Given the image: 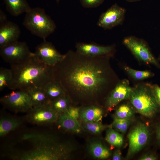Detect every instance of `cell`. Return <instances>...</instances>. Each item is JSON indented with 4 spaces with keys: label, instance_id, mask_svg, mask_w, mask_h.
<instances>
[{
    "label": "cell",
    "instance_id": "6da1fadb",
    "mask_svg": "<svg viewBox=\"0 0 160 160\" xmlns=\"http://www.w3.org/2000/svg\"><path fill=\"white\" fill-rule=\"evenodd\" d=\"M110 57H90L69 50L52 67V80L61 85L72 104L99 105L103 94L114 88Z\"/></svg>",
    "mask_w": 160,
    "mask_h": 160
},
{
    "label": "cell",
    "instance_id": "7a4b0ae2",
    "mask_svg": "<svg viewBox=\"0 0 160 160\" xmlns=\"http://www.w3.org/2000/svg\"><path fill=\"white\" fill-rule=\"evenodd\" d=\"M23 139L31 142L32 149L15 152L12 158L20 160H64L69 159L75 149V145L62 141L50 135L40 133L25 134Z\"/></svg>",
    "mask_w": 160,
    "mask_h": 160
},
{
    "label": "cell",
    "instance_id": "3957f363",
    "mask_svg": "<svg viewBox=\"0 0 160 160\" xmlns=\"http://www.w3.org/2000/svg\"><path fill=\"white\" fill-rule=\"evenodd\" d=\"M12 77L7 87L27 91L34 87L44 88L52 80V67L41 62L34 53L25 61L10 64Z\"/></svg>",
    "mask_w": 160,
    "mask_h": 160
},
{
    "label": "cell",
    "instance_id": "277c9868",
    "mask_svg": "<svg viewBox=\"0 0 160 160\" xmlns=\"http://www.w3.org/2000/svg\"><path fill=\"white\" fill-rule=\"evenodd\" d=\"M131 103L140 114L151 118L160 112V106L153 95L152 85H138L132 90L129 98Z\"/></svg>",
    "mask_w": 160,
    "mask_h": 160
},
{
    "label": "cell",
    "instance_id": "5b68a950",
    "mask_svg": "<svg viewBox=\"0 0 160 160\" xmlns=\"http://www.w3.org/2000/svg\"><path fill=\"white\" fill-rule=\"evenodd\" d=\"M23 24L32 34L44 40L52 33L56 28L55 22L44 9L39 7L31 8L25 13Z\"/></svg>",
    "mask_w": 160,
    "mask_h": 160
},
{
    "label": "cell",
    "instance_id": "8992f818",
    "mask_svg": "<svg viewBox=\"0 0 160 160\" xmlns=\"http://www.w3.org/2000/svg\"><path fill=\"white\" fill-rule=\"evenodd\" d=\"M123 44L139 60L148 64H151L160 69V64L154 57L143 39L135 36L125 37Z\"/></svg>",
    "mask_w": 160,
    "mask_h": 160
},
{
    "label": "cell",
    "instance_id": "52a82bcc",
    "mask_svg": "<svg viewBox=\"0 0 160 160\" xmlns=\"http://www.w3.org/2000/svg\"><path fill=\"white\" fill-rule=\"evenodd\" d=\"M0 101L4 107L15 112H28L33 108L30 97L25 90H13L2 97Z\"/></svg>",
    "mask_w": 160,
    "mask_h": 160
},
{
    "label": "cell",
    "instance_id": "ba28073f",
    "mask_svg": "<svg viewBox=\"0 0 160 160\" xmlns=\"http://www.w3.org/2000/svg\"><path fill=\"white\" fill-rule=\"evenodd\" d=\"M25 42L18 41L0 48V55L5 62L10 64L22 62L32 54Z\"/></svg>",
    "mask_w": 160,
    "mask_h": 160
},
{
    "label": "cell",
    "instance_id": "9c48e42d",
    "mask_svg": "<svg viewBox=\"0 0 160 160\" xmlns=\"http://www.w3.org/2000/svg\"><path fill=\"white\" fill-rule=\"evenodd\" d=\"M150 136V130L146 125L140 123L135 126L128 135L129 144L127 158H130L140 151L147 143Z\"/></svg>",
    "mask_w": 160,
    "mask_h": 160
},
{
    "label": "cell",
    "instance_id": "30bf717a",
    "mask_svg": "<svg viewBox=\"0 0 160 160\" xmlns=\"http://www.w3.org/2000/svg\"><path fill=\"white\" fill-rule=\"evenodd\" d=\"M126 12L125 8L115 3L101 14L97 25L106 30L121 25L125 19Z\"/></svg>",
    "mask_w": 160,
    "mask_h": 160
},
{
    "label": "cell",
    "instance_id": "8fae6325",
    "mask_svg": "<svg viewBox=\"0 0 160 160\" xmlns=\"http://www.w3.org/2000/svg\"><path fill=\"white\" fill-rule=\"evenodd\" d=\"M34 54L42 63L52 67L60 61L64 56L57 50L51 42L46 40L36 47Z\"/></svg>",
    "mask_w": 160,
    "mask_h": 160
},
{
    "label": "cell",
    "instance_id": "7c38bea8",
    "mask_svg": "<svg viewBox=\"0 0 160 160\" xmlns=\"http://www.w3.org/2000/svg\"><path fill=\"white\" fill-rule=\"evenodd\" d=\"M132 90L127 79L117 83L105 98V107L108 110H111L122 101L129 99Z\"/></svg>",
    "mask_w": 160,
    "mask_h": 160
},
{
    "label": "cell",
    "instance_id": "4fadbf2b",
    "mask_svg": "<svg viewBox=\"0 0 160 160\" xmlns=\"http://www.w3.org/2000/svg\"><path fill=\"white\" fill-rule=\"evenodd\" d=\"M27 112V119L28 121L39 125L49 124L56 122L59 116L49 105L33 107Z\"/></svg>",
    "mask_w": 160,
    "mask_h": 160
},
{
    "label": "cell",
    "instance_id": "5bb4252c",
    "mask_svg": "<svg viewBox=\"0 0 160 160\" xmlns=\"http://www.w3.org/2000/svg\"><path fill=\"white\" fill-rule=\"evenodd\" d=\"M76 51L84 55L93 57L113 56L115 52V46H103L94 42L76 43Z\"/></svg>",
    "mask_w": 160,
    "mask_h": 160
},
{
    "label": "cell",
    "instance_id": "9a60e30c",
    "mask_svg": "<svg viewBox=\"0 0 160 160\" xmlns=\"http://www.w3.org/2000/svg\"><path fill=\"white\" fill-rule=\"evenodd\" d=\"M20 30L16 23L8 20L0 25V48L18 41Z\"/></svg>",
    "mask_w": 160,
    "mask_h": 160
},
{
    "label": "cell",
    "instance_id": "2e32d148",
    "mask_svg": "<svg viewBox=\"0 0 160 160\" xmlns=\"http://www.w3.org/2000/svg\"><path fill=\"white\" fill-rule=\"evenodd\" d=\"M103 114V109L99 105H90L80 108L79 117L83 121H100Z\"/></svg>",
    "mask_w": 160,
    "mask_h": 160
},
{
    "label": "cell",
    "instance_id": "e0dca14e",
    "mask_svg": "<svg viewBox=\"0 0 160 160\" xmlns=\"http://www.w3.org/2000/svg\"><path fill=\"white\" fill-rule=\"evenodd\" d=\"M56 122L59 128L75 133H80L83 129L77 119L71 117L66 113L59 115Z\"/></svg>",
    "mask_w": 160,
    "mask_h": 160
},
{
    "label": "cell",
    "instance_id": "ac0fdd59",
    "mask_svg": "<svg viewBox=\"0 0 160 160\" xmlns=\"http://www.w3.org/2000/svg\"><path fill=\"white\" fill-rule=\"evenodd\" d=\"M7 11L17 16L29 11L31 8L26 0H3Z\"/></svg>",
    "mask_w": 160,
    "mask_h": 160
},
{
    "label": "cell",
    "instance_id": "d6986e66",
    "mask_svg": "<svg viewBox=\"0 0 160 160\" xmlns=\"http://www.w3.org/2000/svg\"><path fill=\"white\" fill-rule=\"evenodd\" d=\"M88 149L91 155L97 159H106L111 154L110 151L98 140L90 142L88 144Z\"/></svg>",
    "mask_w": 160,
    "mask_h": 160
},
{
    "label": "cell",
    "instance_id": "ffe728a7",
    "mask_svg": "<svg viewBox=\"0 0 160 160\" xmlns=\"http://www.w3.org/2000/svg\"><path fill=\"white\" fill-rule=\"evenodd\" d=\"M26 91L31 98L33 108L49 105L50 100L43 88L34 87Z\"/></svg>",
    "mask_w": 160,
    "mask_h": 160
},
{
    "label": "cell",
    "instance_id": "44dd1931",
    "mask_svg": "<svg viewBox=\"0 0 160 160\" xmlns=\"http://www.w3.org/2000/svg\"><path fill=\"white\" fill-rule=\"evenodd\" d=\"M22 121L17 118L4 117L0 120V136L3 137L16 129L22 124Z\"/></svg>",
    "mask_w": 160,
    "mask_h": 160
},
{
    "label": "cell",
    "instance_id": "7402d4cb",
    "mask_svg": "<svg viewBox=\"0 0 160 160\" xmlns=\"http://www.w3.org/2000/svg\"><path fill=\"white\" fill-rule=\"evenodd\" d=\"M72 104L70 97L66 93L51 101L49 105L55 111L60 115L65 113Z\"/></svg>",
    "mask_w": 160,
    "mask_h": 160
},
{
    "label": "cell",
    "instance_id": "603a6c76",
    "mask_svg": "<svg viewBox=\"0 0 160 160\" xmlns=\"http://www.w3.org/2000/svg\"><path fill=\"white\" fill-rule=\"evenodd\" d=\"M43 89L50 101L66 94L61 85L53 80L48 83Z\"/></svg>",
    "mask_w": 160,
    "mask_h": 160
},
{
    "label": "cell",
    "instance_id": "cb8c5ba5",
    "mask_svg": "<svg viewBox=\"0 0 160 160\" xmlns=\"http://www.w3.org/2000/svg\"><path fill=\"white\" fill-rule=\"evenodd\" d=\"M105 140L111 145L117 147H121L124 143V138L121 134L109 126L107 131Z\"/></svg>",
    "mask_w": 160,
    "mask_h": 160
},
{
    "label": "cell",
    "instance_id": "d4e9b609",
    "mask_svg": "<svg viewBox=\"0 0 160 160\" xmlns=\"http://www.w3.org/2000/svg\"><path fill=\"white\" fill-rule=\"evenodd\" d=\"M83 121V128L93 134H99L109 127L103 125L100 121Z\"/></svg>",
    "mask_w": 160,
    "mask_h": 160
},
{
    "label": "cell",
    "instance_id": "484cf974",
    "mask_svg": "<svg viewBox=\"0 0 160 160\" xmlns=\"http://www.w3.org/2000/svg\"><path fill=\"white\" fill-rule=\"evenodd\" d=\"M124 69L131 77L137 80H142L154 75L153 73L149 71L136 70L127 66L124 68Z\"/></svg>",
    "mask_w": 160,
    "mask_h": 160
},
{
    "label": "cell",
    "instance_id": "4316f807",
    "mask_svg": "<svg viewBox=\"0 0 160 160\" xmlns=\"http://www.w3.org/2000/svg\"><path fill=\"white\" fill-rule=\"evenodd\" d=\"M130 119H120L114 117L111 126L116 131L124 133L127 131L130 124Z\"/></svg>",
    "mask_w": 160,
    "mask_h": 160
},
{
    "label": "cell",
    "instance_id": "83f0119b",
    "mask_svg": "<svg viewBox=\"0 0 160 160\" xmlns=\"http://www.w3.org/2000/svg\"><path fill=\"white\" fill-rule=\"evenodd\" d=\"M12 77L10 68L1 67L0 68V91H2L7 87L10 83Z\"/></svg>",
    "mask_w": 160,
    "mask_h": 160
},
{
    "label": "cell",
    "instance_id": "f1b7e54d",
    "mask_svg": "<svg viewBox=\"0 0 160 160\" xmlns=\"http://www.w3.org/2000/svg\"><path fill=\"white\" fill-rule=\"evenodd\" d=\"M134 111L128 105L123 104L119 106L116 111L114 118L120 119L131 118Z\"/></svg>",
    "mask_w": 160,
    "mask_h": 160
},
{
    "label": "cell",
    "instance_id": "f546056e",
    "mask_svg": "<svg viewBox=\"0 0 160 160\" xmlns=\"http://www.w3.org/2000/svg\"><path fill=\"white\" fill-rule=\"evenodd\" d=\"M104 0H80L83 7L85 8L97 7L102 4Z\"/></svg>",
    "mask_w": 160,
    "mask_h": 160
},
{
    "label": "cell",
    "instance_id": "4dcf8cb0",
    "mask_svg": "<svg viewBox=\"0 0 160 160\" xmlns=\"http://www.w3.org/2000/svg\"><path fill=\"white\" fill-rule=\"evenodd\" d=\"M80 110L79 107L71 105L65 113L71 117L77 119L79 117Z\"/></svg>",
    "mask_w": 160,
    "mask_h": 160
},
{
    "label": "cell",
    "instance_id": "1f68e13d",
    "mask_svg": "<svg viewBox=\"0 0 160 160\" xmlns=\"http://www.w3.org/2000/svg\"><path fill=\"white\" fill-rule=\"evenodd\" d=\"M152 91L158 104L160 106V87L157 84L152 85Z\"/></svg>",
    "mask_w": 160,
    "mask_h": 160
},
{
    "label": "cell",
    "instance_id": "d6a6232c",
    "mask_svg": "<svg viewBox=\"0 0 160 160\" xmlns=\"http://www.w3.org/2000/svg\"><path fill=\"white\" fill-rule=\"evenodd\" d=\"M157 156L153 153H148L142 156L139 159L140 160H156L157 159Z\"/></svg>",
    "mask_w": 160,
    "mask_h": 160
},
{
    "label": "cell",
    "instance_id": "836d02e7",
    "mask_svg": "<svg viewBox=\"0 0 160 160\" xmlns=\"http://www.w3.org/2000/svg\"><path fill=\"white\" fill-rule=\"evenodd\" d=\"M8 20L7 15L5 13L0 9V25L6 23Z\"/></svg>",
    "mask_w": 160,
    "mask_h": 160
},
{
    "label": "cell",
    "instance_id": "e575fe53",
    "mask_svg": "<svg viewBox=\"0 0 160 160\" xmlns=\"http://www.w3.org/2000/svg\"><path fill=\"white\" fill-rule=\"evenodd\" d=\"M112 159L113 160H120L122 159L121 153L119 150L117 149L114 151Z\"/></svg>",
    "mask_w": 160,
    "mask_h": 160
},
{
    "label": "cell",
    "instance_id": "d590c367",
    "mask_svg": "<svg viewBox=\"0 0 160 160\" xmlns=\"http://www.w3.org/2000/svg\"><path fill=\"white\" fill-rule=\"evenodd\" d=\"M156 138L157 142L160 145V121L158 123L156 129Z\"/></svg>",
    "mask_w": 160,
    "mask_h": 160
},
{
    "label": "cell",
    "instance_id": "8d00e7d4",
    "mask_svg": "<svg viewBox=\"0 0 160 160\" xmlns=\"http://www.w3.org/2000/svg\"><path fill=\"white\" fill-rule=\"evenodd\" d=\"M126 0V1L128 2H135L136 1H140L141 0Z\"/></svg>",
    "mask_w": 160,
    "mask_h": 160
},
{
    "label": "cell",
    "instance_id": "74e56055",
    "mask_svg": "<svg viewBox=\"0 0 160 160\" xmlns=\"http://www.w3.org/2000/svg\"><path fill=\"white\" fill-rule=\"evenodd\" d=\"M57 3H59V2L61 0H55Z\"/></svg>",
    "mask_w": 160,
    "mask_h": 160
}]
</instances>
